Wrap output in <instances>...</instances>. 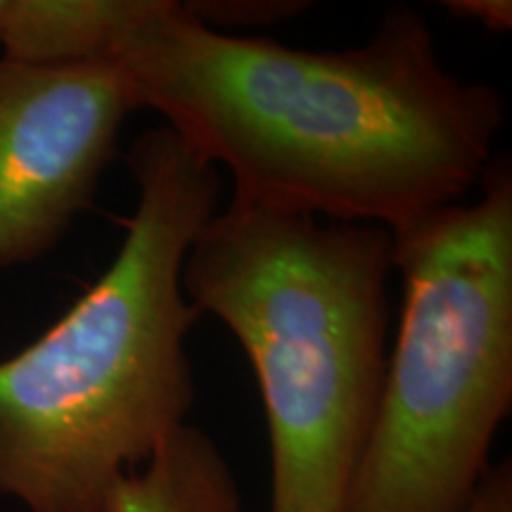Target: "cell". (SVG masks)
I'll list each match as a JSON object with an SVG mask.
<instances>
[{"label":"cell","instance_id":"6da1fadb","mask_svg":"<svg viewBox=\"0 0 512 512\" xmlns=\"http://www.w3.org/2000/svg\"><path fill=\"white\" fill-rule=\"evenodd\" d=\"M114 62L138 110L226 166L235 197L392 233L467 200L505 126L503 95L448 72L406 5L363 46L304 50L157 0Z\"/></svg>","mask_w":512,"mask_h":512},{"label":"cell","instance_id":"7a4b0ae2","mask_svg":"<svg viewBox=\"0 0 512 512\" xmlns=\"http://www.w3.org/2000/svg\"><path fill=\"white\" fill-rule=\"evenodd\" d=\"M138 200L112 264L0 361V496L27 512H112L121 479L195 403L185 254L221 207L216 166L166 126L126 150Z\"/></svg>","mask_w":512,"mask_h":512},{"label":"cell","instance_id":"3957f363","mask_svg":"<svg viewBox=\"0 0 512 512\" xmlns=\"http://www.w3.org/2000/svg\"><path fill=\"white\" fill-rule=\"evenodd\" d=\"M394 235L230 197L185 254L197 313L252 363L271 439V512H342L389 356Z\"/></svg>","mask_w":512,"mask_h":512},{"label":"cell","instance_id":"277c9868","mask_svg":"<svg viewBox=\"0 0 512 512\" xmlns=\"http://www.w3.org/2000/svg\"><path fill=\"white\" fill-rule=\"evenodd\" d=\"M394 230L399 328L342 512H465L512 408V162Z\"/></svg>","mask_w":512,"mask_h":512},{"label":"cell","instance_id":"5b68a950","mask_svg":"<svg viewBox=\"0 0 512 512\" xmlns=\"http://www.w3.org/2000/svg\"><path fill=\"white\" fill-rule=\"evenodd\" d=\"M136 110L114 60L0 57V273L46 256L91 207Z\"/></svg>","mask_w":512,"mask_h":512},{"label":"cell","instance_id":"8992f818","mask_svg":"<svg viewBox=\"0 0 512 512\" xmlns=\"http://www.w3.org/2000/svg\"><path fill=\"white\" fill-rule=\"evenodd\" d=\"M157 0H3V60L74 64L114 60Z\"/></svg>","mask_w":512,"mask_h":512},{"label":"cell","instance_id":"52a82bcc","mask_svg":"<svg viewBox=\"0 0 512 512\" xmlns=\"http://www.w3.org/2000/svg\"><path fill=\"white\" fill-rule=\"evenodd\" d=\"M240 486L216 441L185 425L145 467L121 479L112 512H240Z\"/></svg>","mask_w":512,"mask_h":512},{"label":"cell","instance_id":"ba28073f","mask_svg":"<svg viewBox=\"0 0 512 512\" xmlns=\"http://www.w3.org/2000/svg\"><path fill=\"white\" fill-rule=\"evenodd\" d=\"M185 8L197 22L228 34L230 29L268 27L280 19L299 15L309 8V3H297V0H200V3H185Z\"/></svg>","mask_w":512,"mask_h":512},{"label":"cell","instance_id":"9c48e42d","mask_svg":"<svg viewBox=\"0 0 512 512\" xmlns=\"http://www.w3.org/2000/svg\"><path fill=\"white\" fill-rule=\"evenodd\" d=\"M444 8L448 15L470 19V22L479 24V27L498 31V34L512 29L510 0H446Z\"/></svg>","mask_w":512,"mask_h":512},{"label":"cell","instance_id":"30bf717a","mask_svg":"<svg viewBox=\"0 0 512 512\" xmlns=\"http://www.w3.org/2000/svg\"><path fill=\"white\" fill-rule=\"evenodd\" d=\"M465 512H512V465L505 460L486 470L470 508Z\"/></svg>","mask_w":512,"mask_h":512},{"label":"cell","instance_id":"8fae6325","mask_svg":"<svg viewBox=\"0 0 512 512\" xmlns=\"http://www.w3.org/2000/svg\"><path fill=\"white\" fill-rule=\"evenodd\" d=\"M0 10H3V0H0Z\"/></svg>","mask_w":512,"mask_h":512}]
</instances>
